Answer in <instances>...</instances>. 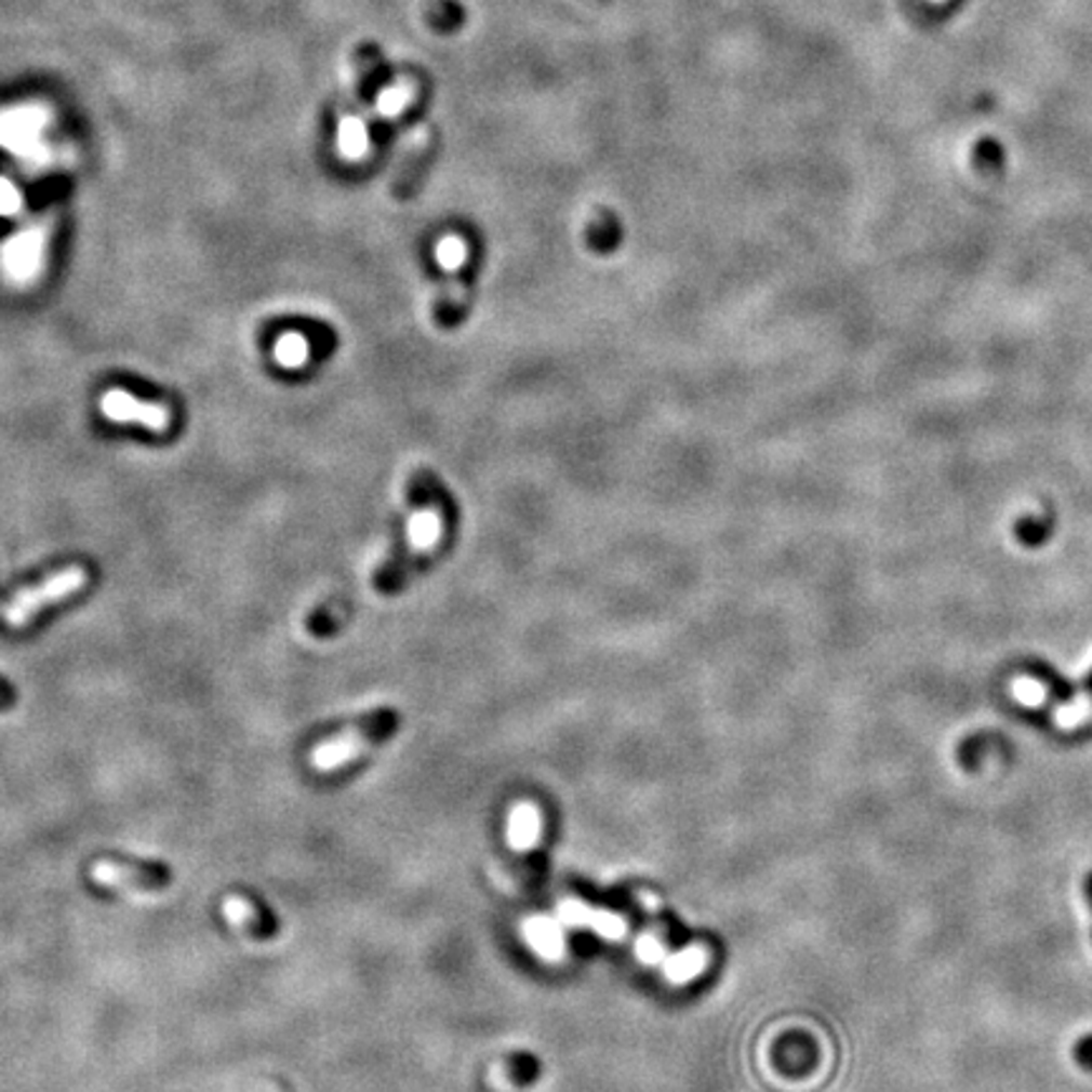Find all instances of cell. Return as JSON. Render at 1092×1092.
<instances>
[{
  "label": "cell",
  "instance_id": "2",
  "mask_svg": "<svg viewBox=\"0 0 1092 1092\" xmlns=\"http://www.w3.org/2000/svg\"><path fill=\"white\" fill-rule=\"evenodd\" d=\"M398 725L400 716L395 714L392 708H379L375 714L364 716L362 721L349 725V729L342 731L339 736L319 744L311 754V764L317 767L319 772H334L336 767L347 764V761L359 757L362 751H368L370 746L383 744L390 736H395Z\"/></svg>",
  "mask_w": 1092,
  "mask_h": 1092
},
{
  "label": "cell",
  "instance_id": "11",
  "mask_svg": "<svg viewBox=\"0 0 1092 1092\" xmlns=\"http://www.w3.org/2000/svg\"><path fill=\"white\" fill-rule=\"evenodd\" d=\"M1007 162L1004 145L997 137H982L974 147V164L982 172H999Z\"/></svg>",
  "mask_w": 1092,
  "mask_h": 1092
},
{
  "label": "cell",
  "instance_id": "10",
  "mask_svg": "<svg viewBox=\"0 0 1092 1092\" xmlns=\"http://www.w3.org/2000/svg\"><path fill=\"white\" fill-rule=\"evenodd\" d=\"M274 355H276V362H279L281 368H291V370L302 368V364H306V359H309V339L298 332L283 334L281 339L276 342Z\"/></svg>",
  "mask_w": 1092,
  "mask_h": 1092
},
{
  "label": "cell",
  "instance_id": "13",
  "mask_svg": "<svg viewBox=\"0 0 1092 1092\" xmlns=\"http://www.w3.org/2000/svg\"><path fill=\"white\" fill-rule=\"evenodd\" d=\"M1014 534L1024 546H1042L1047 538L1052 536V521L1050 519H1035V516H1024V519L1016 521Z\"/></svg>",
  "mask_w": 1092,
  "mask_h": 1092
},
{
  "label": "cell",
  "instance_id": "5",
  "mask_svg": "<svg viewBox=\"0 0 1092 1092\" xmlns=\"http://www.w3.org/2000/svg\"><path fill=\"white\" fill-rule=\"evenodd\" d=\"M102 413L115 423H139L155 432H164L170 428V410L160 402H145L132 398L124 390H109L99 402Z\"/></svg>",
  "mask_w": 1092,
  "mask_h": 1092
},
{
  "label": "cell",
  "instance_id": "3",
  "mask_svg": "<svg viewBox=\"0 0 1092 1092\" xmlns=\"http://www.w3.org/2000/svg\"><path fill=\"white\" fill-rule=\"evenodd\" d=\"M86 582L89 574L84 567H69V570L51 574V577L43 580L41 585L18 592L9 604H3L0 615H3V620L11 627H24L26 623H31L41 610H46L49 604H56L66 600V597L81 592V589L86 587Z\"/></svg>",
  "mask_w": 1092,
  "mask_h": 1092
},
{
  "label": "cell",
  "instance_id": "16",
  "mask_svg": "<svg viewBox=\"0 0 1092 1092\" xmlns=\"http://www.w3.org/2000/svg\"><path fill=\"white\" fill-rule=\"evenodd\" d=\"M1075 1062L1082 1069H1088V1073H1092V1035L1082 1037L1080 1042L1075 1044Z\"/></svg>",
  "mask_w": 1092,
  "mask_h": 1092
},
{
  "label": "cell",
  "instance_id": "18",
  "mask_svg": "<svg viewBox=\"0 0 1092 1092\" xmlns=\"http://www.w3.org/2000/svg\"><path fill=\"white\" fill-rule=\"evenodd\" d=\"M1084 897H1088V903H1090V910H1092V873L1084 878Z\"/></svg>",
  "mask_w": 1092,
  "mask_h": 1092
},
{
  "label": "cell",
  "instance_id": "12",
  "mask_svg": "<svg viewBox=\"0 0 1092 1092\" xmlns=\"http://www.w3.org/2000/svg\"><path fill=\"white\" fill-rule=\"evenodd\" d=\"M1029 676H1035L1039 683H1042L1047 691H1050L1054 698L1057 701H1067V698H1073V693H1075V688L1067 683L1065 678L1060 676L1057 670H1052L1050 665L1047 663H1029Z\"/></svg>",
  "mask_w": 1092,
  "mask_h": 1092
},
{
  "label": "cell",
  "instance_id": "19",
  "mask_svg": "<svg viewBox=\"0 0 1092 1092\" xmlns=\"http://www.w3.org/2000/svg\"><path fill=\"white\" fill-rule=\"evenodd\" d=\"M1084 688H1088V693L1092 695V672L1088 676V680H1084Z\"/></svg>",
  "mask_w": 1092,
  "mask_h": 1092
},
{
  "label": "cell",
  "instance_id": "15",
  "mask_svg": "<svg viewBox=\"0 0 1092 1092\" xmlns=\"http://www.w3.org/2000/svg\"><path fill=\"white\" fill-rule=\"evenodd\" d=\"M516 1062V1067L514 1069V1077L519 1080L521 1084L523 1082H534L536 1080V1075H538V1067H536V1060L534 1057H529V1054H516V1057L511 1060Z\"/></svg>",
  "mask_w": 1092,
  "mask_h": 1092
},
{
  "label": "cell",
  "instance_id": "14",
  "mask_svg": "<svg viewBox=\"0 0 1092 1092\" xmlns=\"http://www.w3.org/2000/svg\"><path fill=\"white\" fill-rule=\"evenodd\" d=\"M21 208V196L9 179H0V215H11Z\"/></svg>",
  "mask_w": 1092,
  "mask_h": 1092
},
{
  "label": "cell",
  "instance_id": "4",
  "mask_svg": "<svg viewBox=\"0 0 1092 1092\" xmlns=\"http://www.w3.org/2000/svg\"><path fill=\"white\" fill-rule=\"evenodd\" d=\"M89 875L96 885L134 890V893H157L172 882V875L164 865H126L117 860H96Z\"/></svg>",
  "mask_w": 1092,
  "mask_h": 1092
},
{
  "label": "cell",
  "instance_id": "17",
  "mask_svg": "<svg viewBox=\"0 0 1092 1092\" xmlns=\"http://www.w3.org/2000/svg\"><path fill=\"white\" fill-rule=\"evenodd\" d=\"M13 701H16V693L11 691V685L5 680H0V708H11Z\"/></svg>",
  "mask_w": 1092,
  "mask_h": 1092
},
{
  "label": "cell",
  "instance_id": "8",
  "mask_svg": "<svg viewBox=\"0 0 1092 1092\" xmlns=\"http://www.w3.org/2000/svg\"><path fill=\"white\" fill-rule=\"evenodd\" d=\"M223 916H226V921L234 925V929L249 933V936L271 938L276 933L274 918L264 914V910H261L256 903H251L249 897L228 895L226 903H223Z\"/></svg>",
  "mask_w": 1092,
  "mask_h": 1092
},
{
  "label": "cell",
  "instance_id": "9",
  "mask_svg": "<svg viewBox=\"0 0 1092 1092\" xmlns=\"http://www.w3.org/2000/svg\"><path fill=\"white\" fill-rule=\"evenodd\" d=\"M41 132V115L34 109L16 111V115L0 119V142L18 152H28L36 145Z\"/></svg>",
  "mask_w": 1092,
  "mask_h": 1092
},
{
  "label": "cell",
  "instance_id": "6",
  "mask_svg": "<svg viewBox=\"0 0 1092 1092\" xmlns=\"http://www.w3.org/2000/svg\"><path fill=\"white\" fill-rule=\"evenodd\" d=\"M46 256V230L31 228L13 238L3 251V268L13 281H31L43 268Z\"/></svg>",
  "mask_w": 1092,
  "mask_h": 1092
},
{
  "label": "cell",
  "instance_id": "7",
  "mask_svg": "<svg viewBox=\"0 0 1092 1092\" xmlns=\"http://www.w3.org/2000/svg\"><path fill=\"white\" fill-rule=\"evenodd\" d=\"M448 279L440 289V296L436 302V317L440 327H458L463 319L468 317L470 309V283L463 271H466V264L463 266H451L445 268Z\"/></svg>",
  "mask_w": 1092,
  "mask_h": 1092
},
{
  "label": "cell",
  "instance_id": "1",
  "mask_svg": "<svg viewBox=\"0 0 1092 1092\" xmlns=\"http://www.w3.org/2000/svg\"><path fill=\"white\" fill-rule=\"evenodd\" d=\"M408 496L417 508L413 527L408 529V546L398 555H392L390 562L383 564L377 572V589L385 595L400 592L417 572L428 564V559L436 555L443 544L455 514L451 493L438 481L430 470H415L408 483Z\"/></svg>",
  "mask_w": 1092,
  "mask_h": 1092
}]
</instances>
